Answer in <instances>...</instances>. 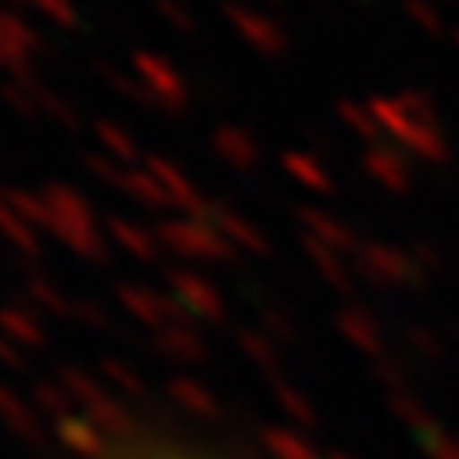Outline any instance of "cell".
I'll list each match as a JSON object with an SVG mask.
<instances>
[{
    "label": "cell",
    "mask_w": 459,
    "mask_h": 459,
    "mask_svg": "<svg viewBox=\"0 0 459 459\" xmlns=\"http://www.w3.org/2000/svg\"><path fill=\"white\" fill-rule=\"evenodd\" d=\"M108 459H214V455L195 452V448H184V444H142V448L115 452Z\"/></svg>",
    "instance_id": "obj_1"
}]
</instances>
